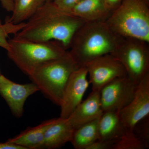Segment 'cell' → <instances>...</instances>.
<instances>
[{
  "mask_svg": "<svg viewBox=\"0 0 149 149\" xmlns=\"http://www.w3.org/2000/svg\"><path fill=\"white\" fill-rule=\"evenodd\" d=\"M3 8L7 11L12 12L13 10V0H0Z\"/></svg>",
  "mask_w": 149,
  "mask_h": 149,
  "instance_id": "484cf974",
  "label": "cell"
},
{
  "mask_svg": "<svg viewBox=\"0 0 149 149\" xmlns=\"http://www.w3.org/2000/svg\"><path fill=\"white\" fill-rule=\"evenodd\" d=\"M0 149H25L23 147L6 141L4 143H0Z\"/></svg>",
  "mask_w": 149,
  "mask_h": 149,
  "instance_id": "d4e9b609",
  "label": "cell"
},
{
  "mask_svg": "<svg viewBox=\"0 0 149 149\" xmlns=\"http://www.w3.org/2000/svg\"><path fill=\"white\" fill-rule=\"evenodd\" d=\"M78 68L68 51L61 57L40 65L28 76L43 95L60 106L70 76Z\"/></svg>",
  "mask_w": 149,
  "mask_h": 149,
  "instance_id": "3957f363",
  "label": "cell"
},
{
  "mask_svg": "<svg viewBox=\"0 0 149 149\" xmlns=\"http://www.w3.org/2000/svg\"><path fill=\"white\" fill-rule=\"evenodd\" d=\"M149 115V73L137 85L131 101L119 111L121 122L128 130H133L138 123Z\"/></svg>",
  "mask_w": 149,
  "mask_h": 149,
  "instance_id": "9c48e42d",
  "label": "cell"
},
{
  "mask_svg": "<svg viewBox=\"0 0 149 149\" xmlns=\"http://www.w3.org/2000/svg\"><path fill=\"white\" fill-rule=\"evenodd\" d=\"M2 24V21L1 20V19H0V24Z\"/></svg>",
  "mask_w": 149,
  "mask_h": 149,
  "instance_id": "83f0119b",
  "label": "cell"
},
{
  "mask_svg": "<svg viewBox=\"0 0 149 149\" xmlns=\"http://www.w3.org/2000/svg\"><path fill=\"white\" fill-rule=\"evenodd\" d=\"M25 22L14 24L6 21L4 24H0V47L6 51L9 48V45L7 37L10 34L15 35L19 32L25 25Z\"/></svg>",
  "mask_w": 149,
  "mask_h": 149,
  "instance_id": "ffe728a7",
  "label": "cell"
},
{
  "mask_svg": "<svg viewBox=\"0 0 149 149\" xmlns=\"http://www.w3.org/2000/svg\"><path fill=\"white\" fill-rule=\"evenodd\" d=\"M0 110H1V108H0Z\"/></svg>",
  "mask_w": 149,
  "mask_h": 149,
  "instance_id": "4dcf8cb0",
  "label": "cell"
},
{
  "mask_svg": "<svg viewBox=\"0 0 149 149\" xmlns=\"http://www.w3.org/2000/svg\"><path fill=\"white\" fill-rule=\"evenodd\" d=\"M146 145L136 136L133 130H126L124 135L116 143L113 149H144Z\"/></svg>",
  "mask_w": 149,
  "mask_h": 149,
  "instance_id": "d6986e66",
  "label": "cell"
},
{
  "mask_svg": "<svg viewBox=\"0 0 149 149\" xmlns=\"http://www.w3.org/2000/svg\"><path fill=\"white\" fill-rule=\"evenodd\" d=\"M88 73L85 66L80 67L74 70L67 83L62 102L61 105L60 117L67 118L82 101L89 87Z\"/></svg>",
  "mask_w": 149,
  "mask_h": 149,
  "instance_id": "8fae6325",
  "label": "cell"
},
{
  "mask_svg": "<svg viewBox=\"0 0 149 149\" xmlns=\"http://www.w3.org/2000/svg\"><path fill=\"white\" fill-rule=\"evenodd\" d=\"M144 1H145L148 4H149V0H144Z\"/></svg>",
  "mask_w": 149,
  "mask_h": 149,
  "instance_id": "4316f807",
  "label": "cell"
},
{
  "mask_svg": "<svg viewBox=\"0 0 149 149\" xmlns=\"http://www.w3.org/2000/svg\"><path fill=\"white\" fill-rule=\"evenodd\" d=\"M103 112L100 91H92L87 98L81 102L67 119L75 130L87 123L99 118Z\"/></svg>",
  "mask_w": 149,
  "mask_h": 149,
  "instance_id": "7c38bea8",
  "label": "cell"
},
{
  "mask_svg": "<svg viewBox=\"0 0 149 149\" xmlns=\"http://www.w3.org/2000/svg\"><path fill=\"white\" fill-rule=\"evenodd\" d=\"M81 0H53L58 8L68 13L70 10Z\"/></svg>",
  "mask_w": 149,
  "mask_h": 149,
  "instance_id": "603a6c76",
  "label": "cell"
},
{
  "mask_svg": "<svg viewBox=\"0 0 149 149\" xmlns=\"http://www.w3.org/2000/svg\"><path fill=\"white\" fill-rule=\"evenodd\" d=\"M100 118L74 130L70 142L74 149H87L91 144L99 140Z\"/></svg>",
  "mask_w": 149,
  "mask_h": 149,
  "instance_id": "e0dca14e",
  "label": "cell"
},
{
  "mask_svg": "<svg viewBox=\"0 0 149 149\" xmlns=\"http://www.w3.org/2000/svg\"><path fill=\"white\" fill-rule=\"evenodd\" d=\"M14 35L17 39L36 42L56 40L69 49L75 32L85 22L47 1Z\"/></svg>",
  "mask_w": 149,
  "mask_h": 149,
  "instance_id": "6da1fadb",
  "label": "cell"
},
{
  "mask_svg": "<svg viewBox=\"0 0 149 149\" xmlns=\"http://www.w3.org/2000/svg\"><path fill=\"white\" fill-rule=\"evenodd\" d=\"M92 91H100L102 88L118 77L127 75L124 67L111 54L95 59L85 65Z\"/></svg>",
  "mask_w": 149,
  "mask_h": 149,
  "instance_id": "ba28073f",
  "label": "cell"
},
{
  "mask_svg": "<svg viewBox=\"0 0 149 149\" xmlns=\"http://www.w3.org/2000/svg\"><path fill=\"white\" fill-rule=\"evenodd\" d=\"M68 13L85 22H92L106 21L111 12L104 0H81Z\"/></svg>",
  "mask_w": 149,
  "mask_h": 149,
  "instance_id": "4fadbf2b",
  "label": "cell"
},
{
  "mask_svg": "<svg viewBox=\"0 0 149 149\" xmlns=\"http://www.w3.org/2000/svg\"><path fill=\"white\" fill-rule=\"evenodd\" d=\"M46 0H13L12 15L6 21L18 24L28 20Z\"/></svg>",
  "mask_w": 149,
  "mask_h": 149,
  "instance_id": "ac0fdd59",
  "label": "cell"
},
{
  "mask_svg": "<svg viewBox=\"0 0 149 149\" xmlns=\"http://www.w3.org/2000/svg\"><path fill=\"white\" fill-rule=\"evenodd\" d=\"M56 119L45 120L35 127H27L18 135L7 141L25 149H42L46 130Z\"/></svg>",
  "mask_w": 149,
  "mask_h": 149,
  "instance_id": "9a60e30c",
  "label": "cell"
},
{
  "mask_svg": "<svg viewBox=\"0 0 149 149\" xmlns=\"http://www.w3.org/2000/svg\"><path fill=\"white\" fill-rule=\"evenodd\" d=\"M110 29L106 21L85 22L72 37L69 51L78 67L95 59L111 54L121 39Z\"/></svg>",
  "mask_w": 149,
  "mask_h": 149,
  "instance_id": "7a4b0ae2",
  "label": "cell"
},
{
  "mask_svg": "<svg viewBox=\"0 0 149 149\" xmlns=\"http://www.w3.org/2000/svg\"><path fill=\"white\" fill-rule=\"evenodd\" d=\"M104 1L107 7L112 12L119 6L122 0H104Z\"/></svg>",
  "mask_w": 149,
  "mask_h": 149,
  "instance_id": "cb8c5ba5",
  "label": "cell"
},
{
  "mask_svg": "<svg viewBox=\"0 0 149 149\" xmlns=\"http://www.w3.org/2000/svg\"><path fill=\"white\" fill-rule=\"evenodd\" d=\"M46 1H53V0H46Z\"/></svg>",
  "mask_w": 149,
  "mask_h": 149,
  "instance_id": "f1b7e54d",
  "label": "cell"
},
{
  "mask_svg": "<svg viewBox=\"0 0 149 149\" xmlns=\"http://www.w3.org/2000/svg\"><path fill=\"white\" fill-rule=\"evenodd\" d=\"M118 140H98L91 144L87 149H113Z\"/></svg>",
  "mask_w": 149,
  "mask_h": 149,
  "instance_id": "7402d4cb",
  "label": "cell"
},
{
  "mask_svg": "<svg viewBox=\"0 0 149 149\" xmlns=\"http://www.w3.org/2000/svg\"><path fill=\"white\" fill-rule=\"evenodd\" d=\"M149 44L136 38L122 37L111 54L120 61L127 76L136 85L149 73Z\"/></svg>",
  "mask_w": 149,
  "mask_h": 149,
  "instance_id": "8992f818",
  "label": "cell"
},
{
  "mask_svg": "<svg viewBox=\"0 0 149 149\" xmlns=\"http://www.w3.org/2000/svg\"><path fill=\"white\" fill-rule=\"evenodd\" d=\"M39 91L34 83L18 84L0 74V95L2 97L13 116L21 118L24 113V106L29 97Z\"/></svg>",
  "mask_w": 149,
  "mask_h": 149,
  "instance_id": "30bf717a",
  "label": "cell"
},
{
  "mask_svg": "<svg viewBox=\"0 0 149 149\" xmlns=\"http://www.w3.org/2000/svg\"><path fill=\"white\" fill-rule=\"evenodd\" d=\"M126 130L120 120L119 111L103 112L99 121V140H118Z\"/></svg>",
  "mask_w": 149,
  "mask_h": 149,
  "instance_id": "2e32d148",
  "label": "cell"
},
{
  "mask_svg": "<svg viewBox=\"0 0 149 149\" xmlns=\"http://www.w3.org/2000/svg\"><path fill=\"white\" fill-rule=\"evenodd\" d=\"M106 22L120 37L149 43V4L144 0H122Z\"/></svg>",
  "mask_w": 149,
  "mask_h": 149,
  "instance_id": "277c9868",
  "label": "cell"
},
{
  "mask_svg": "<svg viewBox=\"0 0 149 149\" xmlns=\"http://www.w3.org/2000/svg\"><path fill=\"white\" fill-rule=\"evenodd\" d=\"M74 131L67 118H56L46 130L42 149H55L63 146L70 142Z\"/></svg>",
  "mask_w": 149,
  "mask_h": 149,
  "instance_id": "5bb4252c",
  "label": "cell"
},
{
  "mask_svg": "<svg viewBox=\"0 0 149 149\" xmlns=\"http://www.w3.org/2000/svg\"><path fill=\"white\" fill-rule=\"evenodd\" d=\"M137 86L127 75L105 85L100 91L103 111H120L125 107L133 99Z\"/></svg>",
  "mask_w": 149,
  "mask_h": 149,
  "instance_id": "52a82bcc",
  "label": "cell"
},
{
  "mask_svg": "<svg viewBox=\"0 0 149 149\" xmlns=\"http://www.w3.org/2000/svg\"><path fill=\"white\" fill-rule=\"evenodd\" d=\"M141 125L139 123H137L136 125L138 126L137 128H134L133 131L136 136L139 137L142 140L147 147L149 148V116L143 119L140 121Z\"/></svg>",
  "mask_w": 149,
  "mask_h": 149,
  "instance_id": "44dd1931",
  "label": "cell"
},
{
  "mask_svg": "<svg viewBox=\"0 0 149 149\" xmlns=\"http://www.w3.org/2000/svg\"><path fill=\"white\" fill-rule=\"evenodd\" d=\"M8 42L9 58L28 76L43 63L61 57L68 52L61 43L56 40L36 42L14 37Z\"/></svg>",
  "mask_w": 149,
  "mask_h": 149,
  "instance_id": "5b68a950",
  "label": "cell"
},
{
  "mask_svg": "<svg viewBox=\"0 0 149 149\" xmlns=\"http://www.w3.org/2000/svg\"><path fill=\"white\" fill-rule=\"evenodd\" d=\"M1 74V69H0V74Z\"/></svg>",
  "mask_w": 149,
  "mask_h": 149,
  "instance_id": "f546056e",
  "label": "cell"
}]
</instances>
